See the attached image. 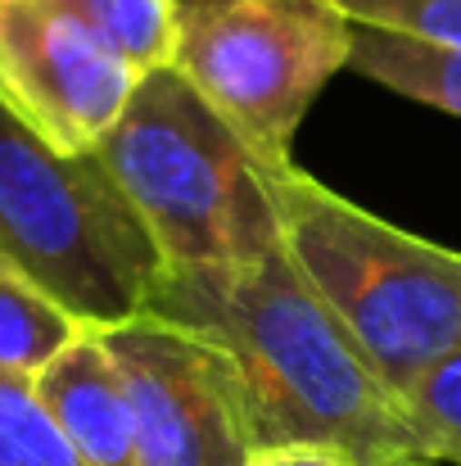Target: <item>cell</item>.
Wrapping results in <instances>:
<instances>
[{
    "label": "cell",
    "mask_w": 461,
    "mask_h": 466,
    "mask_svg": "<svg viewBox=\"0 0 461 466\" xmlns=\"http://www.w3.org/2000/svg\"><path fill=\"white\" fill-rule=\"evenodd\" d=\"M245 466H348V462L335 449H316V444H267Z\"/></svg>",
    "instance_id": "obj_15"
},
{
    "label": "cell",
    "mask_w": 461,
    "mask_h": 466,
    "mask_svg": "<svg viewBox=\"0 0 461 466\" xmlns=\"http://www.w3.org/2000/svg\"><path fill=\"white\" fill-rule=\"evenodd\" d=\"M32 390L91 466H145L127 390L95 326H86L73 344H64L32 376Z\"/></svg>",
    "instance_id": "obj_8"
},
{
    "label": "cell",
    "mask_w": 461,
    "mask_h": 466,
    "mask_svg": "<svg viewBox=\"0 0 461 466\" xmlns=\"http://www.w3.org/2000/svg\"><path fill=\"white\" fill-rule=\"evenodd\" d=\"M0 254L82 326L150 309L163 258L95 155H59L0 105Z\"/></svg>",
    "instance_id": "obj_4"
},
{
    "label": "cell",
    "mask_w": 461,
    "mask_h": 466,
    "mask_svg": "<svg viewBox=\"0 0 461 466\" xmlns=\"http://www.w3.org/2000/svg\"><path fill=\"white\" fill-rule=\"evenodd\" d=\"M398 408L435 462L461 466V349L439 358L426 376H416L398 394Z\"/></svg>",
    "instance_id": "obj_13"
},
{
    "label": "cell",
    "mask_w": 461,
    "mask_h": 466,
    "mask_svg": "<svg viewBox=\"0 0 461 466\" xmlns=\"http://www.w3.org/2000/svg\"><path fill=\"white\" fill-rule=\"evenodd\" d=\"M150 309L231 353L263 449L316 444L348 466H439L281 245L245 263L163 268Z\"/></svg>",
    "instance_id": "obj_1"
},
{
    "label": "cell",
    "mask_w": 461,
    "mask_h": 466,
    "mask_svg": "<svg viewBox=\"0 0 461 466\" xmlns=\"http://www.w3.org/2000/svg\"><path fill=\"white\" fill-rule=\"evenodd\" d=\"M281 249L398 399L461 349V254L412 236L290 163L267 172Z\"/></svg>",
    "instance_id": "obj_2"
},
{
    "label": "cell",
    "mask_w": 461,
    "mask_h": 466,
    "mask_svg": "<svg viewBox=\"0 0 461 466\" xmlns=\"http://www.w3.org/2000/svg\"><path fill=\"white\" fill-rule=\"evenodd\" d=\"M353 23L416 36L426 46L461 55V0H339Z\"/></svg>",
    "instance_id": "obj_14"
},
{
    "label": "cell",
    "mask_w": 461,
    "mask_h": 466,
    "mask_svg": "<svg viewBox=\"0 0 461 466\" xmlns=\"http://www.w3.org/2000/svg\"><path fill=\"white\" fill-rule=\"evenodd\" d=\"M348 55L339 0H176L172 14V68L263 163H290L304 114Z\"/></svg>",
    "instance_id": "obj_5"
},
{
    "label": "cell",
    "mask_w": 461,
    "mask_h": 466,
    "mask_svg": "<svg viewBox=\"0 0 461 466\" xmlns=\"http://www.w3.org/2000/svg\"><path fill=\"white\" fill-rule=\"evenodd\" d=\"M132 403L145 466H245L263 444L231 353L199 330L136 312L95 326Z\"/></svg>",
    "instance_id": "obj_6"
},
{
    "label": "cell",
    "mask_w": 461,
    "mask_h": 466,
    "mask_svg": "<svg viewBox=\"0 0 461 466\" xmlns=\"http://www.w3.org/2000/svg\"><path fill=\"white\" fill-rule=\"evenodd\" d=\"M0 466H91L45 412L27 376L0 371Z\"/></svg>",
    "instance_id": "obj_12"
},
{
    "label": "cell",
    "mask_w": 461,
    "mask_h": 466,
    "mask_svg": "<svg viewBox=\"0 0 461 466\" xmlns=\"http://www.w3.org/2000/svg\"><path fill=\"white\" fill-rule=\"evenodd\" d=\"M95 158L141 218L163 268L245 263L281 245L263 163L167 64L141 77Z\"/></svg>",
    "instance_id": "obj_3"
},
{
    "label": "cell",
    "mask_w": 461,
    "mask_h": 466,
    "mask_svg": "<svg viewBox=\"0 0 461 466\" xmlns=\"http://www.w3.org/2000/svg\"><path fill=\"white\" fill-rule=\"evenodd\" d=\"M145 73L45 0H0V105L50 150L95 155Z\"/></svg>",
    "instance_id": "obj_7"
},
{
    "label": "cell",
    "mask_w": 461,
    "mask_h": 466,
    "mask_svg": "<svg viewBox=\"0 0 461 466\" xmlns=\"http://www.w3.org/2000/svg\"><path fill=\"white\" fill-rule=\"evenodd\" d=\"M86 326L0 254V371L36 376Z\"/></svg>",
    "instance_id": "obj_10"
},
{
    "label": "cell",
    "mask_w": 461,
    "mask_h": 466,
    "mask_svg": "<svg viewBox=\"0 0 461 466\" xmlns=\"http://www.w3.org/2000/svg\"><path fill=\"white\" fill-rule=\"evenodd\" d=\"M123 55L136 73L172 64V14L176 0H45Z\"/></svg>",
    "instance_id": "obj_11"
},
{
    "label": "cell",
    "mask_w": 461,
    "mask_h": 466,
    "mask_svg": "<svg viewBox=\"0 0 461 466\" xmlns=\"http://www.w3.org/2000/svg\"><path fill=\"white\" fill-rule=\"evenodd\" d=\"M348 68L357 77H371L376 86H389L407 100H421L439 114L461 118V55L453 50H439L416 36L385 32V27L353 23Z\"/></svg>",
    "instance_id": "obj_9"
}]
</instances>
